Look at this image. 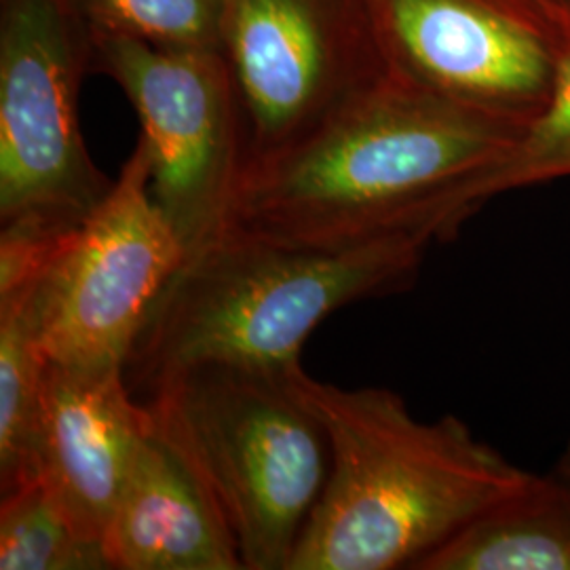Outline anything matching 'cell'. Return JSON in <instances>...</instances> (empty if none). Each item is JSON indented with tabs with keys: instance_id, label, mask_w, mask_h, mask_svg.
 <instances>
[{
	"instance_id": "cell-1",
	"label": "cell",
	"mask_w": 570,
	"mask_h": 570,
	"mask_svg": "<svg viewBox=\"0 0 570 570\" xmlns=\"http://www.w3.org/2000/svg\"><path fill=\"white\" fill-rule=\"evenodd\" d=\"M529 125L387 68L245 164L228 230L324 249L402 235L449 242L501 190Z\"/></svg>"
},
{
	"instance_id": "cell-2",
	"label": "cell",
	"mask_w": 570,
	"mask_h": 570,
	"mask_svg": "<svg viewBox=\"0 0 570 570\" xmlns=\"http://www.w3.org/2000/svg\"><path fill=\"white\" fill-rule=\"evenodd\" d=\"M294 387L326 429L330 473L289 570H416L532 475L456 416L416 419L395 391L336 387L303 366Z\"/></svg>"
},
{
	"instance_id": "cell-3",
	"label": "cell",
	"mask_w": 570,
	"mask_h": 570,
	"mask_svg": "<svg viewBox=\"0 0 570 570\" xmlns=\"http://www.w3.org/2000/svg\"><path fill=\"white\" fill-rule=\"evenodd\" d=\"M423 235L343 249L277 244L228 230L188 256L153 308L125 364L127 385L150 391L202 364L287 370L327 315L414 284Z\"/></svg>"
},
{
	"instance_id": "cell-4",
	"label": "cell",
	"mask_w": 570,
	"mask_h": 570,
	"mask_svg": "<svg viewBox=\"0 0 570 570\" xmlns=\"http://www.w3.org/2000/svg\"><path fill=\"white\" fill-rule=\"evenodd\" d=\"M298 366L183 367L144 402L225 511L245 570H289L326 487V429L294 387Z\"/></svg>"
},
{
	"instance_id": "cell-5",
	"label": "cell",
	"mask_w": 570,
	"mask_h": 570,
	"mask_svg": "<svg viewBox=\"0 0 570 570\" xmlns=\"http://www.w3.org/2000/svg\"><path fill=\"white\" fill-rule=\"evenodd\" d=\"M94 58L75 0H0V226L68 230L110 193L79 121Z\"/></svg>"
},
{
	"instance_id": "cell-6",
	"label": "cell",
	"mask_w": 570,
	"mask_h": 570,
	"mask_svg": "<svg viewBox=\"0 0 570 570\" xmlns=\"http://www.w3.org/2000/svg\"><path fill=\"white\" fill-rule=\"evenodd\" d=\"M94 70L138 112L153 197L186 258L218 242L247 161L244 106L223 51L100 37Z\"/></svg>"
},
{
	"instance_id": "cell-7",
	"label": "cell",
	"mask_w": 570,
	"mask_h": 570,
	"mask_svg": "<svg viewBox=\"0 0 570 570\" xmlns=\"http://www.w3.org/2000/svg\"><path fill=\"white\" fill-rule=\"evenodd\" d=\"M184 261L186 247L153 197L150 161L138 140L102 204L61 237L42 275L47 357L125 370Z\"/></svg>"
},
{
	"instance_id": "cell-8",
	"label": "cell",
	"mask_w": 570,
	"mask_h": 570,
	"mask_svg": "<svg viewBox=\"0 0 570 570\" xmlns=\"http://www.w3.org/2000/svg\"><path fill=\"white\" fill-rule=\"evenodd\" d=\"M223 56L244 106L247 161L389 68L367 0H225Z\"/></svg>"
},
{
	"instance_id": "cell-9",
	"label": "cell",
	"mask_w": 570,
	"mask_h": 570,
	"mask_svg": "<svg viewBox=\"0 0 570 570\" xmlns=\"http://www.w3.org/2000/svg\"><path fill=\"white\" fill-rule=\"evenodd\" d=\"M153 429L122 367L45 370L30 478L58 499L75 529L102 546L136 456Z\"/></svg>"
},
{
	"instance_id": "cell-10",
	"label": "cell",
	"mask_w": 570,
	"mask_h": 570,
	"mask_svg": "<svg viewBox=\"0 0 570 570\" xmlns=\"http://www.w3.org/2000/svg\"><path fill=\"white\" fill-rule=\"evenodd\" d=\"M115 570H239V543L214 494L150 429L104 539Z\"/></svg>"
},
{
	"instance_id": "cell-11",
	"label": "cell",
	"mask_w": 570,
	"mask_h": 570,
	"mask_svg": "<svg viewBox=\"0 0 570 570\" xmlns=\"http://www.w3.org/2000/svg\"><path fill=\"white\" fill-rule=\"evenodd\" d=\"M58 245H0V492L28 480L32 469L35 425L49 364L39 287Z\"/></svg>"
},
{
	"instance_id": "cell-12",
	"label": "cell",
	"mask_w": 570,
	"mask_h": 570,
	"mask_svg": "<svg viewBox=\"0 0 570 570\" xmlns=\"http://www.w3.org/2000/svg\"><path fill=\"white\" fill-rule=\"evenodd\" d=\"M416 570H570L569 490L556 473H532Z\"/></svg>"
},
{
	"instance_id": "cell-13",
	"label": "cell",
	"mask_w": 570,
	"mask_h": 570,
	"mask_svg": "<svg viewBox=\"0 0 570 570\" xmlns=\"http://www.w3.org/2000/svg\"><path fill=\"white\" fill-rule=\"evenodd\" d=\"M102 546L75 529L39 478L2 492L0 570H106Z\"/></svg>"
},
{
	"instance_id": "cell-14",
	"label": "cell",
	"mask_w": 570,
	"mask_h": 570,
	"mask_svg": "<svg viewBox=\"0 0 570 570\" xmlns=\"http://www.w3.org/2000/svg\"><path fill=\"white\" fill-rule=\"evenodd\" d=\"M94 39L223 51L225 0H75Z\"/></svg>"
},
{
	"instance_id": "cell-15",
	"label": "cell",
	"mask_w": 570,
	"mask_h": 570,
	"mask_svg": "<svg viewBox=\"0 0 570 570\" xmlns=\"http://www.w3.org/2000/svg\"><path fill=\"white\" fill-rule=\"evenodd\" d=\"M560 174H570V58L553 81L550 102L532 117L501 178V188L508 190Z\"/></svg>"
},
{
	"instance_id": "cell-16",
	"label": "cell",
	"mask_w": 570,
	"mask_h": 570,
	"mask_svg": "<svg viewBox=\"0 0 570 570\" xmlns=\"http://www.w3.org/2000/svg\"><path fill=\"white\" fill-rule=\"evenodd\" d=\"M553 473L558 475V480H560L570 492V442L567 450H564V454L560 456V463H558V468H556Z\"/></svg>"
}]
</instances>
